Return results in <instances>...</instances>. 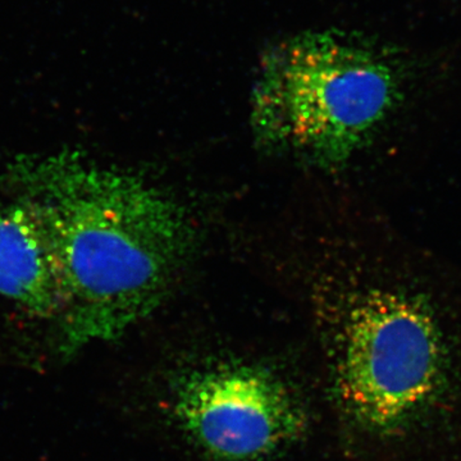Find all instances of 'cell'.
<instances>
[{
	"mask_svg": "<svg viewBox=\"0 0 461 461\" xmlns=\"http://www.w3.org/2000/svg\"><path fill=\"white\" fill-rule=\"evenodd\" d=\"M395 75L350 33L287 36L264 51L251 123L259 140L315 165H344L395 104Z\"/></svg>",
	"mask_w": 461,
	"mask_h": 461,
	"instance_id": "obj_3",
	"label": "cell"
},
{
	"mask_svg": "<svg viewBox=\"0 0 461 461\" xmlns=\"http://www.w3.org/2000/svg\"><path fill=\"white\" fill-rule=\"evenodd\" d=\"M0 295L35 317L59 321L66 308L62 267L50 232L23 202L0 212Z\"/></svg>",
	"mask_w": 461,
	"mask_h": 461,
	"instance_id": "obj_5",
	"label": "cell"
},
{
	"mask_svg": "<svg viewBox=\"0 0 461 461\" xmlns=\"http://www.w3.org/2000/svg\"><path fill=\"white\" fill-rule=\"evenodd\" d=\"M173 411L187 435L218 461L266 459L306 427L295 393L254 364L217 363L185 372L173 387Z\"/></svg>",
	"mask_w": 461,
	"mask_h": 461,
	"instance_id": "obj_4",
	"label": "cell"
},
{
	"mask_svg": "<svg viewBox=\"0 0 461 461\" xmlns=\"http://www.w3.org/2000/svg\"><path fill=\"white\" fill-rule=\"evenodd\" d=\"M8 177L47 227L62 267L63 350L118 339L165 303L195 240L171 196L75 149L23 154Z\"/></svg>",
	"mask_w": 461,
	"mask_h": 461,
	"instance_id": "obj_1",
	"label": "cell"
},
{
	"mask_svg": "<svg viewBox=\"0 0 461 461\" xmlns=\"http://www.w3.org/2000/svg\"><path fill=\"white\" fill-rule=\"evenodd\" d=\"M339 408L379 438H420L441 426L460 402L450 341L427 297L371 288L339 321L332 359Z\"/></svg>",
	"mask_w": 461,
	"mask_h": 461,
	"instance_id": "obj_2",
	"label": "cell"
}]
</instances>
